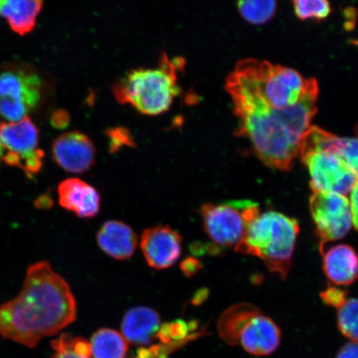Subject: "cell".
I'll return each mask as SVG.
<instances>
[{"label":"cell","mask_w":358,"mask_h":358,"mask_svg":"<svg viewBox=\"0 0 358 358\" xmlns=\"http://www.w3.org/2000/svg\"><path fill=\"white\" fill-rule=\"evenodd\" d=\"M107 136L110 140V150L111 153H115L124 146L134 147L133 137L127 129H111L107 132Z\"/></svg>","instance_id":"cell-24"},{"label":"cell","mask_w":358,"mask_h":358,"mask_svg":"<svg viewBox=\"0 0 358 358\" xmlns=\"http://www.w3.org/2000/svg\"><path fill=\"white\" fill-rule=\"evenodd\" d=\"M357 185L353 187L350 194V199H349V205H350L351 213L352 217L353 227L357 229Z\"/></svg>","instance_id":"cell-28"},{"label":"cell","mask_w":358,"mask_h":358,"mask_svg":"<svg viewBox=\"0 0 358 358\" xmlns=\"http://www.w3.org/2000/svg\"><path fill=\"white\" fill-rule=\"evenodd\" d=\"M357 299H349L343 306L338 308V327L344 337L357 343Z\"/></svg>","instance_id":"cell-21"},{"label":"cell","mask_w":358,"mask_h":358,"mask_svg":"<svg viewBox=\"0 0 358 358\" xmlns=\"http://www.w3.org/2000/svg\"><path fill=\"white\" fill-rule=\"evenodd\" d=\"M295 15L301 20H323L330 15L329 0H292Z\"/></svg>","instance_id":"cell-22"},{"label":"cell","mask_w":358,"mask_h":358,"mask_svg":"<svg viewBox=\"0 0 358 358\" xmlns=\"http://www.w3.org/2000/svg\"><path fill=\"white\" fill-rule=\"evenodd\" d=\"M90 344L94 358H125L129 350V343L122 334L110 329L98 330Z\"/></svg>","instance_id":"cell-19"},{"label":"cell","mask_w":358,"mask_h":358,"mask_svg":"<svg viewBox=\"0 0 358 358\" xmlns=\"http://www.w3.org/2000/svg\"><path fill=\"white\" fill-rule=\"evenodd\" d=\"M134 358H156L153 348H141L138 351L137 357Z\"/></svg>","instance_id":"cell-32"},{"label":"cell","mask_w":358,"mask_h":358,"mask_svg":"<svg viewBox=\"0 0 358 358\" xmlns=\"http://www.w3.org/2000/svg\"><path fill=\"white\" fill-rule=\"evenodd\" d=\"M71 336L62 334L59 338L52 341V347L56 352L52 358H91L78 356L71 348Z\"/></svg>","instance_id":"cell-25"},{"label":"cell","mask_w":358,"mask_h":358,"mask_svg":"<svg viewBox=\"0 0 358 358\" xmlns=\"http://www.w3.org/2000/svg\"><path fill=\"white\" fill-rule=\"evenodd\" d=\"M96 241L102 252L118 261L132 257L138 244L137 236L132 228L117 220L103 224Z\"/></svg>","instance_id":"cell-14"},{"label":"cell","mask_w":358,"mask_h":358,"mask_svg":"<svg viewBox=\"0 0 358 358\" xmlns=\"http://www.w3.org/2000/svg\"><path fill=\"white\" fill-rule=\"evenodd\" d=\"M226 90L238 120L237 136L248 138L254 154L266 166L289 171L317 114L319 85L297 106L285 110L268 105L243 90L230 87Z\"/></svg>","instance_id":"cell-1"},{"label":"cell","mask_w":358,"mask_h":358,"mask_svg":"<svg viewBox=\"0 0 358 358\" xmlns=\"http://www.w3.org/2000/svg\"><path fill=\"white\" fill-rule=\"evenodd\" d=\"M189 331V325L185 321L176 320L161 325L155 338L160 340L164 345L168 344L181 345L183 340L187 338Z\"/></svg>","instance_id":"cell-23"},{"label":"cell","mask_w":358,"mask_h":358,"mask_svg":"<svg viewBox=\"0 0 358 358\" xmlns=\"http://www.w3.org/2000/svg\"><path fill=\"white\" fill-rule=\"evenodd\" d=\"M181 268L187 276H191L199 271V262L192 258L187 259L182 263Z\"/></svg>","instance_id":"cell-30"},{"label":"cell","mask_w":358,"mask_h":358,"mask_svg":"<svg viewBox=\"0 0 358 358\" xmlns=\"http://www.w3.org/2000/svg\"><path fill=\"white\" fill-rule=\"evenodd\" d=\"M141 248L148 266L155 270H165L180 257L182 237L169 226L147 228L141 235Z\"/></svg>","instance_id":"cell-10"},{"label":"cell","mask_w":358,"mask_h":358,"mask_svg":"<svg viewBox=\"0 0 358 358\" xmlns=\"http://www.w3.org/2000/svg\"><path fill=\"white\" fill-rule=\"evenodd\" d=\"M310 208L321 254L327 243L343 238L355 227L347 196L313 192Z\"/></svg>","instance_id":"cell-9"},{"label":"cell","mask_w":358,"mask_h":358,"mask_svg":"<svg viewBox=\"0 0 358 358\" xmlns=\"http://www.w3.org/2000/svg\"><path fill=\"white\" fill-rule=\"evenodd\" d=\"M57 195L61 207L80 218L95 217L100 213L99 192L82 179L71 178L61 182Z\"/></svg>","instance_id":"cell-13"},{"label":"cell","mask_w":358,"mask_h":358,"mask_svg":"<svg viewBox=\"0 0 358 358\" xmlns=\"http://www.w3.org/2000/svg\"><path fill=\"white\" fill-rule=\"evenodd\" d=\"M52 123L57 129H64L69 123V115L60 110L55 112L52 115Z\"/></svg>","instance_id":"cell-29"},{"label":"cell","mask_w":358,"mask_h":358,"mask_svg":"<svg viewBox=\"0 0 358 358\" xmlns=\"http://www.w3.org/2000/svg\"><path fill=\"white\" fill-rule=\"evenodd\" d=\"M77 303L67 282L48 262L29 267L19 295L0 306V335L34 348L73 323Z\"/></svg>","instance_id":"cell-2"},{"label":"cell","mask_w":358,"mask_h":358,"mask_svg":"<svg viewBox=\"0 0 358 358\" xmlns=\"http://www.w3.org/2000/svg\"><path fill=\"white\" fill-rule=\"evenodd\" d=\"M160 326V316L153 308L137 306L125 313L122 323V334L128 343L149 345Z\"/></svg>","instance_id":"cell-15"},{"label":"cell","mask_w":358,"mask_h":358,"mask_svg":"<svg viewBox=\"0 0 358 358\" xmlns=\"http://www.w3.org/2000/svg\"><path fill=\"white\" fill-rule=\"evenodd\" d=\"M299 234L296 219L275 211L259 213L235 250L261 259L268 271L285 280L292 266Z\"/></svg>","instance_id":"cell-5"},{"label":"cell","mask_w":358,"mask_h":358,"mask_svg":"<svg viewBox=\"0 0 358 358\" xmlns=\"http://www.w3.org/2000/svg\"><path fill=\"white\" fill-rule=\"evenodd\" d=\"M281 332L270 317L257 311L241 329L239 343L246 352L254 356L272 355L280 347Z\"/></svg>","instance_id":"cell-12"},{"label":"cell","mask_w":358,"mask_h":358,"mask_svg":"<svg viewBox=\"0 0 358 358\" xmlns=\"http://www.w3.org/2000/svg\"><path fill=\"white\" fill-rule=\"evenodd\" d=\"M41 78L34 71L10 69L0 74V115L8 122H20L29 115L42 99Z\"/></svg>","instance_id":"cell-8"},{"label":"cell","mask_w":358,"mask_h":358,"mask_svg":"<svg viewBox=\"0 0 358 358\" xmlns=\"http://www.w3.org/2000/svg\"><path fill=\"white\" fill-rule=\"evenodd\" d=\"M347 291L330 286L328 289L320 293V298L327 306L339 308L348 301Z\"/></svg>","instance_id":"cell-26"},{"label":"cell","mask_w":358,"mask_h":358,"mask_svg":"<svg viewBox=\"0 0 358 358\" xmlns=\"http://www.w3.org/2000/svg\"><path fill=\"white\" fill-rule=\"evenodd\" d=\"M34 205L38 209L48 210L52 207L53 201L51 196L46 194L40 196L38 199H36Z\"/></svg>","instance_id":"cell-31"},{"label":"cell","mask_w":358,"mask_h":358,"mask_svg":"<svg viewBox=\"0 0 358 358\" xmlns=\"http://www.w3.org/2000/svg\"><path fill=\"white\" fill-rule=\"evenodd\" d=\"M259 213V205L250 200L207 203L200 208L206 234L221 248H236Z\"/></svg>","instance_id":"cell-6"},{"label":"cell","mask_w":358,"mask_h":358,"mask_svg":"<svg viewBox=\"0 0 358 358\" xmlns=\"http://www.w3.org/2000/svg\"><path fill=\"white\" fill-rule=\"evenodd\" d=\"M310 173L313 192L348 196L357 185V140L311 127L299 151Z\"/></svg>","instance_id":"cell-3"},{"label":"cell","mask_w":358,"mask_h":358,"mask_svg":"<svg viewBox=\"0 0 358 358\" xmlns=\"http://www.w3.org/2000/svg\"><path fill=\"white\" fill-rule=\"evenodd\" d=\"M3 155V147L1 145V142H0V166H1V164L3 163L2 162Z\"/></svg>","instance_id":"cell-33"},{"label":"cell","mask_w":358,"mask_h":358,"mask_svg":"<svg viewBox=\"0 0 358 358\" xmlns=\"http://www.w3.org/2000/svg\"><path fill=\"white\" fill-rule=\"evenodd\" d=\"M259 310L257 307L248 303H237L228 308L219 320V335L228 345H238L241 329Z\"/></svg>","instance_id":"cell-18"},{"label":"cell","mask_w":358,"mask_h":358,"mask_svg":"<svg viewBox=\"0 0 358 358\" xmlns=\"http://www.w3.org/2000/svg\"><path fill=\"white\" fill-rule=\"evenodd\" d=\"M237 8L245 21L254 25H262L274 17L277 0H238Z\"/></svg>","instance_id":"cell-20"},{"label":"cell","mask_w":358,"mask_h":358,"mask_svg":"<svg viewBox=\"0 0 358 358\" xmlns=\"http://www.w3.org/2000/svg\"><path fill=\"white\" fill-rule=\"evenodd\" d=\"M357 343L350 342L340 349L336 358H357Z\"/></svg>","instance_id":"cell-27"},{"label":"cell","mask_w":358,"mask_h":358,"mask_svg":"<svg viewBox=\"0 0 358 358\" xmlns=\"http://www.w3.org/2000/svg\"><path fill=\"white\" fill-rule=\"evenodd\" d=\"M2 162L20 169L29 178L41 172L44 152L38 149L39 129L29 117L0 124Z\"/></svg>","instance_id":"cell-7"},{"label":"cell","mask_w":358,"mask_h":358,"mask_svg":"<svg viewBox=\"0 0 358 358\" xmlns=\"http://www.w3.org/2000/svg\"><path fill=\"white\" fill-rule=\"evenodd\" d=\"M43 4V0H0V16L13 32L24 36L34 30Z\"/></svg>","instance_id":"cell-17"},{"label":"cell","mask_w":358,"mask_h":358,"mask_svg":"<svg viewBox=\"0 0 358 358\" xmlns=\"http://www.w3.org/2000/svg\"><path fill=\"white\" fill-rule=\"evenodd\" d=\"M52 154L58 166L65 171L83 173L92 169L96 160V149L87 134L71 131L58 136L52 146Z\"/></svg>","instance_id":"cell-11"},{"label":"cell","mask_w":358,"mask_h":358,"mask_svg":"<svg viewBox=\"0 0 358 358\" xmlns=\"http://www.w3.org/2000/svg\"><path fill=\"white\" fill-rule=\"evenodd\" d=\"M180 58L160 57L155 69L129 71L113 87L115 99L146 115H159L171 107L179 94L178 73L185 66Z\"/></svg>","instance_id":"cell-4"},{"label":"cell","mask_w":358,"mask_h":358,"mask_svg":"<svg viewBox=\"0 0 358 358\" xmlns=\"http://www.w3.org/2000/svg\"><path fill=\"white\" fill-rule=\"evenodd\" d=\"M323 254L324 271L332 284L350 285L357 280L358 259L352 246L335 245Z\"/></svg>","instance_id":"cell-16"}]
</instances>
